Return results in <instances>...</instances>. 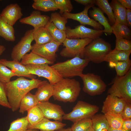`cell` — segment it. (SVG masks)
<instances>
[{
  "label": "cell",
  "instance_id": "6da1fadb",
  "mask_svg": "<svg viewBox=\"0 0 131 131\" xmlns=\"http://www.w3.org/2000/svg\"><path fill=\"white\" fill-rule=\"evenodd\" d=\"M47 81L36 78L28 80L20 77L5 84L7 97L12 111L17 110L22 99L28 93L38 88Z\"/></svg>",
  "mask_w": 131,
  "mask_h": 131
},
{
  "label": "cell",
  "instance_id": "7a4b0ae2",
  "mask_svg": "<svg viewBox=\"0 0 131 131\" xmlns=\"http://www.w3.org/2000/svg\"><path fill=\"white\" fill-rule=\"evenodd\" d=\"M81 90L79 81L74 79L63 78L54 85L53 96L55 100L64 102H73Z\"/></svg>",
  "mask_w": 131,
  "mask_h": 131
},
{
  "label": "cell",
  "instance_id": "3957f363",
  "mask_svg": "<svg viewBox=\"0 0 131 131\" xmlns=\"http://www.w3.org/2000/svg\"><path fill=\"white\" fill-rule=\"evenodd\" d=\"M111 50V44L99 37L85 47L80 57L95 63H100L104 61Z\"/></svg>",
  "mask_w": 131,
  "mask_h": 131
},
{
  "label": "cell",
  "instance_id": "277c9868",
  "mask_svg": "<svg viewBox=\"0 0 131 131\" xmlns=\"http://www.w3.org/2000/svg\"><path fill=\"white\" fill-rule=\"evenodd\" d=\"M89 62L88 60L77 56L65 61L54 64L51 66L63 78H71L76 76L80 77Z\"/></svg>",
  "mask_w": 131,
  "mask_h": 131
},
{
  "label": "cell",
  "instance_id": "5b68a950",
  "mask_svg": "<svg viewBox=\"0 0 131 131\" xmlns=\"http://www.w3.org/2000/svg\"><path fill=\"white\" fill-rule=\"evenodd\" d=\"M112 85L108 90L110 94L131 103V68L123 76L116 75L111 83Z\"/></svg>",
  "mask_w": 131,
  "mask_h": 131
},
{
  "label": "cell",
  "instance_id": "8992f818",
  "mask_svg": "<svg viewBox=\"0 0 131 131\" xmlns=\"http://www.w3.org/2000/svg\"><path fill=\"white\" fill-rule=\"evenodd\" d=\"M99 110V107L96 105L79 101L72 111L65 114L63 119L71 121L74 123L83 119H91Z\"/></svg>",
  "mask_w": 131,
  "mask_h": 131
},
{
  "label": "cell",
  "instance_id": "52a82bcc",
  "mask_svg": "<svg viewBox=\"0 0 131 131\" xmlns=\"http://www.w3.org/2000/svg\"><path fill=\"white\" fill-rule=\"evenodd\" d=\"M80 77L83 83V90L89 95H99L105 91L107 85L100 76L88 73L83 74Z\"/></svg>",
  "mask_w": 131,
  "mask_h": 131
},
{
  "label": "cell",
  "instance_id": "ba28073f",
  "mask_svg": "<svg viewBox=\"0 0 131 131\" xmlns=\"http://www.w3.org/2000/svg\"><path fill=\"white\" fill-rule=\"evenodd\" d=\"M93 40L88 38L70 39L66 38L63 43L65 48L61 51L60 55L66 58H72L77 56L80 57L85 47Z\"/></svg>",
  "mask_w": 131,
  "mask_h": 131
},
{
  "label": "cell",
  "instance_id": "9c48e42d",
  "mask_svg": "<svg viewBox=\"0 0 131 131\" xmlns=\"http://www.w3.org/2000/svg\"><path fill=\"white\" fill-rule=\"evenodd\" d=\"M26 66L30 74L46 78L51 84L54 85L63 78L56 70L47 64Z\"/></svg>",
  "mask_w": 131,
  "mask_h": 131
},
{
  "label": "cell",
  "instance_id": "30bf717a",
  "mask_svg": "<svg viewBox=\"0 0 131 131\" xmlns=\"http://www.w3.org/2000/svg\"><path fill=\"white\" fill-rule=\"evenodd\" d=\"M33 29L27 30L20 40L13 47L11 54L12 60L20 62L23 56L31 50L33 39Z\"/></svg>",
  "mask_w": 131,
  "mask_h": 131
},
{
  "label": "cell",
  "instance_id": "8fae6325",
  "mask_svg": "<svg viewBox=\"0 0 131 131\" xmlns=\"http://www.w3.org/2000/svg\"><path fill=\"white\" fill-rule=\"evenodd\" d=\"M103 30L93 29L80 25L74 29H71L69 26L66 27L65 32L66 38L68 39L88 38L93 40L100 37L104 33Z\"/></svg>",
  "mask_w": 131,
  "mask_h": 131
},
{
  "label": "cell",
  "instance_id": "7c38bea8",
  "mask_svg": "<svg viewBox=\"0 0 131 131\" xmlns=\"http://www.w3.org/2000/svg\"><path fill=\"white\" fill-rule=\"evenodd\" d=\"M61 44L54 40L42 45L34 44L32 45L31 52L54 63L57 57L56 52Z\"/></svg>",
  "mask_w": 131,
  "mask_h": 131
},
{
  "label": "cell",
  "instance_id": "4fadbf2b",
  "mask_svg": "<svg viewBox=\"0 0 131 131\" xmlns=\"http://www.w3.org/2000/svg\"><path fill=\"white\" fill-rule=\"evenodd\" d=\"M94 5H88L85 6L82 12L76 13L65 12L61 16L67 19H69L79 22L80 25H90L97 30H103V27L98 22L89 16L88 12L89 9Z\"/></svg>",
  "mask_w": 131,
  "mask_h": 131
},
{
  "label": "cell",
  "instance_id": "5bb4252c",
  "mask_svg": "<svg viewBox=\"0 0 131 131\" xmlns=\"http://www.w3.org/2000/svg\"><path fill=\"white\" fill-rule=\"evenodd\" d=\"M37 105L42 111L44 117L62 122L65 114L60 106L49 101L39 102Z\"/></svg>",
  "mask_w": 131,
  "mask_h": 131
},
{
  "label": "cell",
  "instance_id": "9a60e30c",
  "mask_svg": "<svg viewBox=\"0 0 131 131\" xmlns=\"http://www.w3.org/2000/svg\"><path fill=\"white\" fill-rule=\"evenodd\" d=\"M126 102L114 96L108 94L103 102L101 112L104 114L108 112L120 114L124 107Z\"/></svg>",
  "mask_w": 131,
  "mask_h": 131
},
{
  "label": "cell",
  "instance_id": "2e32d148",
  "mask_svg": "<svg viewBox=\"0 0 131 131\" xmlns=\"http://www.w3.org/2000/svg\"><path fill=\"white\" fill-rule=\"evenodd\" d=\"M49 19V16L41 15L40 11L35 10L33 11L29 16L21 18L19 21L22 24L32 26L35 30L39 27H45Z\"/></svg>",
  "mask_w": 131,
  "mask_h": 131
},
{
  "label": "cell",
  "instance_id": "e0dca14e",
  "mask_svg": "<svg viewBox=\"0 0 131 131\" xmlns=\"http://www.w3.org/2000/svg\"><path fill=\"white\" fill-rule=\"evenodd\" d=\"M2 19L11 25L13 26L23 15L22 9L17 3H12L8 5L0 14Z\"/></svg>",
  "mask_w": 131,
  "mask_h": 131
},
{
  "label": "cell",
  "instance_id": "ac0fdd59",
  "mask_svg": "<svg viewBox=\"0 0 131 131\" xmlns=\"http://www.w3.org/2000/svg\"><path fill=\"white\" fill-rule=\"evenodd\" d=\"M0 62L10 68L17 74L18 77H25L31 79L36 78L35 75L30 73L26 66L22 64L20 62L1 59H0Z\"/></svg>",
  "mask_w": 131,
  "mask_h": 131
},
{
  "label": "cell",
  "instance_id": "d6986e66",
  "mask_svg": "<svg viewBox=\"0 0 131 131\" xmlns=\"http://www.w3.org/2000/svg\"><path fill=\"white\" fill-rule=\"evenodd\" d=\"M66 124L57 121H51L44 117L38 123L28 127V129H36L41 131H55L63 128Z\"/></svg>",
  "mask_w": 131,
  "mask_h": 131
},
{
  "label": "cell",
  "instance_id": "ffe728a7",
  "mask_svg": "<svg viewBox=\"0 0 131 131\" xmlns=\"http://www.w3.org/2000/svg\"><path fill=\"white\" fill-rule=\"evenodd\" d=\"M92 8V9L89 11L90 16L94 20L98 21L103 27V32L106 35H111L112 32L111 26L108 19L104 16V13L99 8L94 6Z\"/></svg>",
  "mask_w": 131,
  "mask_h": 131
},
{
  "label": "cell",
  "instance_id": "44dd1931",
  "mask_svg": "<svg viewBox=\"0 0 131 131\" xmlns=\"http://www.w3.org/2000/svg\"><path fill=\"white\" fill-rule=\"evenodd\" d=\"M110 4L113 10L115 23H120L127 25L126 19V9L118 0H112Z\"/></svg>",
  "mask_w": 131,
  "mask_h": 131
},
{
  "label": "cell",
  "instance_id": "7402d4cb",
  "mask_svg": "<svg viewBox=\"0 0 131 131\" xmlns=\"http://www.w3.org/2000/svg\"><path fill=\"white\" fill-rule=\"evenodd\" d=\"M54 91V85L47 81L37 88L35 95L39 102L48 101L53 96Z\"/></svg>",
  "mask_w": 131,
  "mask_h": 131
},
{
  "label": "cell",
  "instance_id": "603a6c76",
  "mask_svg": "<svg viewBox=\"0 0 131 131\" xmlns=\"http://www.w3.org/2000/svg\"><path fill=\"white\" fill-rule=\"evenodd\" d=\"M33 39L35 42V44L38 45L43 44L54 40L50 33L45 27H41L34 30Z\"/></svg>",
  "mask_w": 131,
  "mask_h": 131
},
{
  "label": "cell",
  "instance_id": "cb8c5ba5",
  "mask_svg": "<svg viewBox=\"0 0 131 131\" xmlns=\"http://www.w3.org/2000/svg\"><path fill=\"white\" fill-rule=\"evenodd\" d=\"M20 62L25 66L28 65L54 64V62L49 61L32 52L25 55L22 58Z\"/></svg>",
  "mask_w": 131,
  "mask_h": 131
},
{
  "label": "cell",
  "instance_id": "d4e9b609",
  "mask_svg": "<svg viewBox=\"0 0 131 131\" xmlns=\"http://www.w3.org/2000/svg\"><path fill=\"white\" fill-rule=\"evenodd\" d=\"M15 31L13 26L6 22L0 14V36L6 40L12 42L15 41Z\"/></svg>",
  "mask_w": 131,
  "mask_h": 131
},
{
  "label": "cell",
  "instance_id": "484cf974",
  "mask_svg": "<svg viewBox=\"0 0 131 131\" xmlns=\"http://www.w3.org/2000/svg\"><path fill=\"white\" fill-rule=\"evenodd\" d=\"M111 26L112 33L115 35L116 39L124 38L131 40V30L127 25L120 23H115Z\"/></svg>",
  "mask_w": 131,
  "mask_h": 131
},
{
  "label": "cell",
  "instance_id": "4316f807",
  "mask_svg": "<svg viewBox=\"0 0 131 131\" xmlns=\"http://www.w3.org/2000/svg\"><path fill=\"white\" fill-rule=\"evenodd\" d=\"M39 102L35 95L29 92L22 99L19 108V112L23 114L25 112L37 105Z\"/></svg>",
  "mask_w": 131,
  "mask_h": 131
},
{
  "label": "cell",
  "instance_id": "83f0119b",
  "mask_svg": "<svg viewBox=\"0 0 131 131\" xmlns=\"http://www.w3.org/2000/svg\"><path fill=\"white\" fill-rule=\"evenodd\" d=\"M131 51H124L114 49L112 50L106 57L104 61L115 63L130 59Z\"/></svg>",
  "mask_w": 131,
  "mask_h": 131
},
{
  "label": "cell",
  "instance_id": "f1b7e54d",
  "mask_svg": "<svg viewBox=\"0 0 131 131\" xmlns=\"http://www.w3.org/2000/svg\"><path fill=\"white\" fill-rule=\"evenodd\" d=\"M32 6L33 9L40 11H54L58 9L54 0H34Z\"/></svg>",
  "mask_w": 131,
  "mask_h": 131
},
{
  "label": "cell",
  "instance_id": "f546056e",
  "mask_svg": "<svg viewBox=\"0 0 131 131\" xmlns=\"http://www.w3.org/2000/svg\"><path fill=\"white\" fill-rule=\"evenodd\" d=\"M91 119L94 131H108L110 126L104 114H95Z\"/></svg>",
  "mask_w": 131,
  "mask_h": 131
},
{
  "label": "cell",
  "instance_id": "4dcf8cb0",
  "mask_svg": "<svg viewBox=\"0 0 131 131\" xmlns=\"http://www.w3.org/2000/svg\"><path fill=\"white\" fill-rule=\"evenodd\" d=\"M27 111V116L29 122L28 127L38 123L44 117L42 111L37 105L32 107Z\"/></svg>",
  "mask_w": 131,
  "mask_h": 131
},
{
  "label": "cell",
  "instance_id": "1f68e13d",
  "mask_svg": "<svg viewBox=\"0 0 131 131\" xmlns=\"http://www.w3.org/2000/svg\"><path fill=\"white\" fill-rule=\"evenodd\" d=\"M96 4L108 18V21L112 26L115 23V20L112 8L107 0H96Z\"/></svg>",
  "mask_w": 131,
  "mask_h": 131
},
{
  "label": "cell",
  "instance_id": "d6a6232c",
  "mask_svg": "<svg viewBox=\"0 0 131 131\" xmlns=\"http://www.w3.org/2000/svg\"><path fill=\"white\" fill-rule=\"evenodd\" d=\"M109 65L111 68H115L116 75L123 76L125 75L131 68V60L130 59L116 62H110Z\"/></svg>",
  "mask_w": 131,
  "mask_h": 131
},
{
  "label": "cell",
  "instance_id": "836d02e7",
  "mask_svg": "<svg viewBox=\"0 0 131 131\" xmlns=\"http://www.w3.org/2000/svg\"><path fill=\"white\" fill-rule=\"evenodd\" d=\"M104 114L110 127L115 129H122L123 120L120 114L108 112Z\"/></svg>",
  "mask_w": 131,
  "mask_h": 131
},
{
  "label": "cell",
  "instance_id": "e575fe53",
  "mask_svg": "<svg viewBox=\"0 0 131 131\" xmlns=\"http://www.w3.org/2000/svg\"><path fill=\"white\" fill-rule=\"evenodd\" d=\"M49 32L54 40L63 43L66 38L65 31L57 28L52 22H49L45 27Z\"/></svg>",
  "mask_w": 131,
  "mask_h": 131
},
{
  "label": "cell",
  "instance_id": "d590c367",
  "mask_svg": "<svg viewBox=\"0 0 131 131\" xmlns=\"http://www.w3.org/2000/svg\"><path fill=\"white\" fill-rule=\"evenodd\" d=\"M28 124L27 116L18 118L10 123L9 129L7 131H26Z\"/></svg>",
  "mask_w": 131,
  "mask_h": 131
},
{
  "label": "cell",
  "instance_id": "8d00e7d4",
  "mask_svg": "<svg viewBox=\"0 0 131 131\" xmlns=\"http://www.w3.org/2000/svg\"><path fill=\"white\" fill-rule=\"evenodd\" d=\"M67 19L59 13L57 12L52 13L50 15L49 22H52L59 29L65 31L67 23Z\"/></svg>",
  "mask_w": 131,
  "mask_h": 131
},
{
  "label": "cell",
  "instance_id": "74e56055",
  "mask_svg": "<svg viewBox=\"0 0 131 131\" xmlns=\"http://www.w3.org/2000/svg\"><path fill=\"white\" fill-rule=\"evenodd\" d=\"M18 75L6 66L0 62V82L4 84L10 82L11 78Z\"/></svg>",
  "mask_w": 131,
  "mask_h": 131
},
{
  "label": "cell",
  "instance_id": "f35d334b",
  "mask_svg": "<svg viewBox=\"0 0 131 131\" xmlns=\"http://www.w3.org/2000/svg\"><path fill=\"white\" fill-rule=\"evenodd\" d=\"M92 126L91 119L85 118L74 123L71 128L72 131H86Z\"/></svg>",
  "mask_w": 131,
  "mask_h": 131
},
{
  "label": "cell",
  "instance_id": "ab89813d",
  "mask_svg": "<svg viewBox=\"0 0 131 131\" xmlns=\"http://www.w3.org/2000/svg\"><path fill=\"white\" fill-rule=\"evenodd\" d=\"M58 9L59 13L62 15L64 13H70L73 9V7L70 0H54Z\"/></svg>",
  "mask_w": 131,
  "mask_h": 131
},
{
  "label": "cell",
  "instance_id": "60d3db41",
  "mask_svg": "<svg viewBox=\"0 0 131 131\" xmlns=\"http://www.w3.org/2000/svg\"><path fill=\"white\" fill-rule=\"evenodd\" d=\"M115 49L124 51H131V41L124 38L116 39Z\"/></svg>",
  "mask_w": 131,
  "mask_h": 131
},
{
  "label": "cell",
  "instance_id": "b9f144b4",
  "mask_svg": "<svg viewBox=\"0 0 131 131\" xmlns=\"http://www.w3.org/2000/svg\"><path fill=\"white\" fill-rule=\"evenodd\" d=\"M0 105L9 109L11 107L7 97L5 88V84L0 82Z\"/></svg>",
  "mask_w": 131,
  "mask_h": 131
},
{
  "label": "cell",
  "instance_id": "7bdbcfd3",
  "mask_svg": "<svg viewBox=\"0 0 131 131\" xmlns=\"http://www.w3.org/2000/svg\"><path fill=\"white\" fill-rule=\"evenodd\" d=\"M120 115L123 120L131 119V103L126 102L123 110Z\"/></svg>",
  "mask_w": 131,
  "mask_h": 131
},
{
  "label": "cell",
  "instance_id": "ee69618b",
  "mask_svg": "<svg viewBox=\"0 0 131 131\" xmlns=\"http://www.w3.org/2000/svg\"><path fill=\"white\" fill-rule=\"evenodd\" d=\"M122 129L125 131H131V119L123 120Z\"/></svg>",
  "mask_w": 131,
  "mask_h": 131
},
{
  "label": "cell",
  "instance_id": "f6af8a7d",
  "mask_svg": "<svg viewBox=\"0 0 131 131\" xmlns=\"http://www.w3.org/2000/svg\"><path fill=\"white\" fill-rule=\"evenodd\" d=\"M77 2L85 5H94L96 3L95 0H75Z\"/></svg>",
  "mask_w": 131,
  "mask_h": 131
},
{
  "label": "cell",
  "instance_id": "bcb514c9",
  "mask_svg": "<svg viewBox=\"0 0 131 131\" xmlns=\"http://www.w3.org/2000/svg\"><path fill=\"white\" fill-rule=\"evenodd\" d=\"M118 0L126 9H131V0Z\"/></svg>",
  "mask_w": 131,
  "mask_h": 131
},
{
  "label": "cell",
  "instance_id": "7dc6e473",
  "mask_svg": "<svg viewBox=\"0 0 131 131\" xmlns=\"http://www.w3.org/2000/svg\"><path fill=\"white\" fill-rule=\"evenodd\" d=\"M126 19L128 26H131V9H126Z\"/></svg>",
  "mask_w": 131,
  "mask_h": 131
},
{
  "label": "cell",
  "instance_id": "c3c4849f",
  "mask_svg": "<svg viewBox=\"0 0 131 131\" xmlns=\"http://www.w3.org/2000/svg\"><path fill=\"white\" fill-rule=\"evenodd\" d=\"M5 49V48L4 46L0 45V55H1L2 54Z\"/></svg>",
  "mask_w": 131,
  "mask_h": 131
},
{
  "label": "cell",
  "instance_id": "681fc988",
  "mask_svg": "<svg viewBox=\"0 0 131 131\" xmlns=\"http://www.w3.org/2000/svg\"><path fill=\"white\" fill-rule=\"evenodd\" d=\"M108 131H126L123 130L122 129H114L110 127Z\"/></svg>",
  "mask_w": 131,
  "mask_h": 131
},
{
  "label": "cell",
  "instance_id": "f907efd6",
  "mask_svg": "<svg viewBox=\"0 0 131 131\" xmlns=\"http://www.w3.org/2000/svg\"><path fill=\"white\" fill-rule=\"evenodd\" d=\"M55 131H72L70 127H69L66 128H63L60 130Z\"/></svg>",
  "mask_w": 131,
  "mask_h": 131
},
{
  "label": "cell",
  "instance_id": "816d5d0a",
  "mask_svg": "<svg viewBox=\"0 0 131 131\" xmlns=\"http://www.w3.org/2000/svg\"><path fill=\"white\" fill-rule=\"evenodd\" d=\"M26 131H39V130L36 129H27Z\"/></svg>",
  "mask_w": 131,
  "mask_h": 131
},
{
  "label": "cell",
  "instance_id": "f5cc1de1",
  "mask_svg": "<svg viewBox=\"0 0 131 131\" xmlns=\"http://www.w3.org/2000/svg\"><path fill=\"white\" fill-rule=\"evenodd\" d=\"M86 131H94V130L93 129L92 127H90Z\"/></svg>",
  "mask_w": 131,
  "mask_h": 131
},
{
  "label": "cell",
  "instance_id": "db71d44e",
  "mask_svg": "<svg viewBox=\"0 0 131 131\" xmlns=\"http://www.w3.org/2000/svg\"></svg>",
  "mask_w": 131,
  "mask_h": 131
},
{
  "label": "cell",
  "instance_id": "11a10c76",
  "mask_svg": "<svg viewBox=\"0 0 131 131\" xmlns=\"http://www.w3.org/2000/svg\"></svg>",
  "mask_w": 131,
  "mask_h": 131
}]
</instances>
